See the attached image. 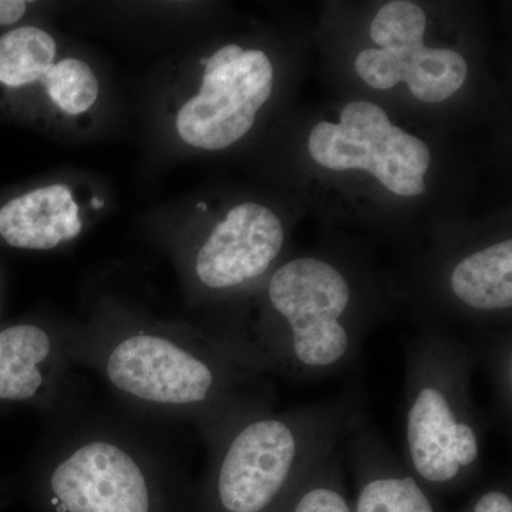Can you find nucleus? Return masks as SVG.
<instances>
[{"instance_id": "nucleus-1", "label": "nucleus", "mask_w": 512, "mask_h": 512, "mask_svg": "<svg viewBox=\"0 0 512 512\" xmlns=\"http://www.w3.org/2000/svg\"><path fill=\"white\" fill-rule=\"evenodd\" d=\"M404 466L434 494L480 476L493 416L473 392L474 348L426 335L404 348Z\"/></svg>"}, {"instance_id": "nucleus-2", "label": "nucleus", "mask_w": 512, "mask_h": 512, "mask_svg": "<svg viewBox=\"0 0 512 512\" xmlns=\"http://www.w3.org/2000/svg\"><path fill=\"white\" fill-rule=\"evenodd\" d=\"M359 386L323 402L266 416L242 427L225 451L217 498L225 512H281L315 468L332 456L360 417Z\"/></svg>"}, {"instance_id": "nucleus-3", "label": "nucleus", "mask_w": 512, "mask_h": 512, "mask_svg": "<svg viewBox=\"0 0 512 512\" xmlns=\"http://www.w3.org/2000/svg\"><path fill=\"white\" fill-rule=\"evenodd\" d=\"M276 323L269 360L292 382H316L349 369L362 350L352 322L353 289L339 266L301 256L279 266L268 282Z\"/></svg>"}, {"instance_id": "nucleus-4", "label": "nucleus", "mask_w": 512, "mask_h": 512, "mask_svg": "<svg viewBox=\"0 0 512 512\" xmlns=\"http://www.w3.org/2000/svg\"><path fill=\"white\" fill-rule=\"evenodd\" d=\"M309 154L332 171H366L399 197L426 192L431 156L423 140L394 126L383 107L352 101L339 123L320 121L309 134Z\"/></svg>"}, {"instance_id": "nucleus-5", "label": "nucleus", "mask_w": 512, "mask_h": 512, "mask_svg": "<svg viewBox=\"0 0 512 512\" xmlns=\"http://www.w3.org/2000/svg\"><path fill=\"white\" fill-rule=\"evenodd\" d=\"M426 29V13L416 3H386L370 23V37L379 47L357 55V76L376 90L404 82L414 99L427 104L450 99L466 83V59L456 50L424 45Z\"/></svg>"}, {"instance_id": "nucleus-6", "label": "nucleus", "mask_w": 512, "mask_h": 512, "mask_svg": "<svg viewBox=\"0 0 512 512\" xmlns=\"http://www.w3.org/2000/svg\"><path fill=\"white\" fill-rule=\"evenodd\" d=\"M205 66L200 93L184 104L177 130L185 143L202 150H224L254 127L274 87V67L261 50L227 45Z\"/></svg>"}, {"instance_id": "nucleus-7", "label": "nucleus", "mask_w": 512, "mask_h": 512, "mask_svg": "<svg viewBox=\"0 0 512 512\" xmlns=\"http://www.w3.org/2000/svg\"><path fill=\"white\" fill-rule=\"evenodd\" d=\"M107 373L114 386L150 402L204 403L214 389V372L204 360L170 340L134 336L110 356Z\"/></svg>"}, {"instance_id": "nucleus-8", "label": "nucleus", "mask_w": 512, "mask_h": 512, "mask_svg": "<svg viewBox=\"0 0 512 512\" xmlns=\"http://www.w3.org/2000/svg\"><path fill=\"white\" fill-rule=\"evenodd\" d=\"M284 242V225L275 212L244 202L211 232L198 251L195 272L208 288H235L265 275Z\"/></svg>"}, {"instance_id": "nucleus-9", "label": "nucleus", "mask_w": 512, "mask_h": 512, "mask_svg": "<svg viewBox=\"0 0 512 512\" xmlns=\"http://www.w3.org/2000/svg\"><path fill=\"white\" fill-rule=\"evenodd\" d=\"M52 488L69 512H148L146 480L133 458L107 443L80 448L56 468Z\"/></svg>"}, {"instance_id": "nucleus-10", "label": "nucleus", "mask_w": 512, "mask_h": 512, "mask_svg": "<svg viewBox=\"0 0 512 512\" xmlns=\"http://www.w3.org/2000/svg\"><path fill=\"white\" fill-rule=\"evenodd\" d=\"M355 478L353 512H441L437 495L410 473L363 414L342 443Z\"/></svg>"}, {"instance_id": "nucleus-11", "label": "nucleus", "mask_w": 512, "mask_h": 512, "mask_svg": "<svg viewBox=\"0 0 512 512\" xmlns=\"http://www.w3.org/2000/svg\"><path fill=\"white\" fill-rule=\"evenodd\" d=\"M82 227L66 185L39 188L0 208V235L16 248L52 249L76 238Z\"/></svg>"}, {"instance_id": "nucleus-12", "label": "nucleus", "mask_w": 512, "mask_h": 512, "mask_svg": "<svg viewBox=\"0 0 512 512\" xmlns=\"http://www.w3.org/2000/svg\"><path fill=\"white\" fill-rule=\"evenodd\" d=\"M448 289L458 305L477 313H505L512 308L510 238L461 258L448 275Z\"/></svg>"}, {"instance_id": "nucleus-13", "label": "nucleus", "mask_w": 512, "mask_h": 512, "mask_svg": "<svg viewBox=\"0 0 512 512\" xmlns=\"http://www.w3.org/2000/svg\"><path fill=\"white\" fill-rule=\"evenodd\" d=\"M50 353L49 336L32 325L0 333V399L25 400L42 384L37 365Z\"/></svg>"}, {"instance_id": "nucleus-14", "label": "nucleus", "mask_w": 512, "mask_h": 512, "mask_svg": "<svg viewBox=\"0 0 512 512\" xmlns=\"http://www.w3.org/2000/svg\"><path fill=\"white\" fill-rule=\"evenodd\" d=\"M56 42L45 30L26 26L0 37V83L22 87L42 80L53 66Z\"/></svg>"}, {"instance_id": "nucleus-15", "label": "nucleus", "mask_w": 512, "mask_h": 512, "mask_svg": "<svg viewBox=\"0 0 512 512\" xmlns=\"http://www.w3.org/2000/svg\"><path fill=\"white\" fill-rule=\"evenodd\" d=\"M281 512H353L345 483L342 446L302 481Z\"/></svg>"}, {"instance_id": "nucleus-16", "label": "nucleus", "mask_w": 512, "mask_h": 512, "mask_svg": "<svg viewBox=\"0 0 512 512\" xmlns=\"http://www.w3.org/2000/svg\"><path fill=\"white\" fill-rule=\"evenodd\" d=\"M42 80L50 99L72 116L89 110L99 96L96 74L82 60L63 59L53 64Z\"/></svg>"}, {"instance_id": "nucleus-17", "label": "nucleus", "mask_w": 512, "mask_h": 512, "mask_svg": "<svg viewBox=\"0 0 512 512\" xmlns=\"http://www.w3.org/2000/svg\"><path fill=\"white\" fill-rule=\"evenodd\" d=\"M477 363H484L494 389L495 416L504 426L510 423L512 412V348L510 340H504L500 345H488L474 348Z\"/></svg>"}, {"instance_id": "nucleus-18", "label": "nucleus", "mask_w": 512, "mask_h": 512, "mask_svg": "<svg viewBox=\"0 0 512 512\" xmlns=\"http://www.w3.org/2000/svg\"><path fill=\"white\" fill-rule=\"evenodd\" d=\"M461 512H512L510 484L494 483L478 491Z\"/></svg>"}, {"instance_id": "nucleus-19", "label": "nucleus", "mask_w": 512, "mask_h": 512, "mask_svg": "<svg viewBox=\"0 0 512 512\" xmlns=\"http://www.w3.org/2000/svg\"><path fill=\"white\" fill-rule=\"evenodd\" d=\"M26 2L20 0H0V25H13L26 12Z\"/></svg>"}, {"instance_id": "nucleus-20", "label": "nucleus", "mask_w": 512, "mask_h": 512, "mask_svg": "<svg viewBox=\"0 0 512 512\" xmlns=\"http://www.w3.org/2000/svg\"><path fill=\"white\" fill-rule=\"evenodd\" d=\"M92 205L94 208H101L104 205V202L100 200V198H93Z\"/></svg>"}]
</instances>
